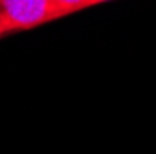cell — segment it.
Masks as SVG:
<instances>
[{"instance_id": "3957f363", "label": "cell", "mask_w": 156, "mask_h": 154, "mask_svg": "<svg viewBox=\"0 0 156 154\" xmlns=\"http://www.w3.org/2000/svg\"><path fill=\"white\" fill-rule=\"evenodd\" d=\"M102 2H110V0H89V6H95V4H102Z\"/></svg>"}, {"instance_id": "7a4b0ae2", "label": "cell", "mask_w": 156, "mask_h": 154, "mask_svg": "<svg viewBox=\"0 0 156 154\" xmlns=\"http://www.w3.org/2000/svg\"><path fill=\"white\" fill-rule=\"evenodd\" d=\"M52 6L58 17H63L74 11H80L84 8H89V0H52Z\"/></svg>"}, {"instance_id": "6da1fadb", "label": "cell", "mask_w": 156, "mask_h": 154, "mask_svg": "<svg viewBox=\"0 0 156 154\" xmlns=\"http://www.w3.org/2000/svg\"><path fill=\"white\" fill-rule=\"evenodd\" d=\"M58 19L52 0H0V35Z\"/></svg>"}]
</instances>
